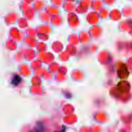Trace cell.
Instances as JSON below:
<instances>
[{"label": "cell", "mask_w": 132, "mask_h": 132, "mask_svg": "<svg viewBox=\"0 0 132 132\" xmlns=\"http://www.w3.org/2000/svg\"><path fill=\"white\" fill-rule=\"evenodd\" d=\"M20 80L21 79L19 76H14V78H13L12 80V83L14 85H18V84L19 83V82H20Z\"/></svg>", "instance_id": "cell-1"}]
</instances>
